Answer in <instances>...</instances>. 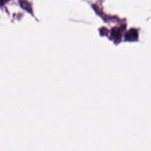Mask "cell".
Masks as SVG:
<instances>
[{
  "label": "cell",
  "mask_w": 151,
  "mask_h": 151,
  "mask_svg": "<svg viewBox=\"0 0 151 151\" xmlns=\"http://www.w3.org/2000/svg\"><path fill=\"white\" fill-rule=\"evenodd\" d=\"M137 37V31L135 29H130L126 34V38L127 40H133Z\"/></svg>",
  "instance_id": "1"
},
{
  "label": "cell",
  "mask_w": 151,
  "mask_h": 151,
  "mask_svg": "<svg viewBox=\"0 0 151 151\" xmlns=\"http://www.w3.org/2000/svg\"><path fill=\"white\" fill-rule=\"evenodd\" d=\"M19 3L23 9H24L25 10L29 12H32L31 4L29 2H28L26 0H19Z\"/></svg>",
  "instance_id": "2"
},
{
  "label": "cell",
  "mask_w": 151,
  "mask_h": 151,
  "mask_svg": "<svg viewBox=\"0 0 151 151\" xmlns=\"http://www.w3.org/2000/svg\"><path fill=\"white\" fill-rule=\"evenodd\" d=\"M111 35L114 38H120L121 35V30L119 28H113L111 29Z\"/></svg>",
  "instance_id": "3"
},
{
  "label": "cell",
  "mask_w": 151,
  "mask_h": 151,
  "mask_svg": "<svg viewBox=\"0 0 151 151\" xmlns=\"http://www.w3.org/2000/svg\"><path fill=\"white\" fill-rule=\"evenodd\" d=\"M9 1V0H0V5H4L6 2H8Z\"/></svg>",
  "instance_id": "4"
}]
</instances>
